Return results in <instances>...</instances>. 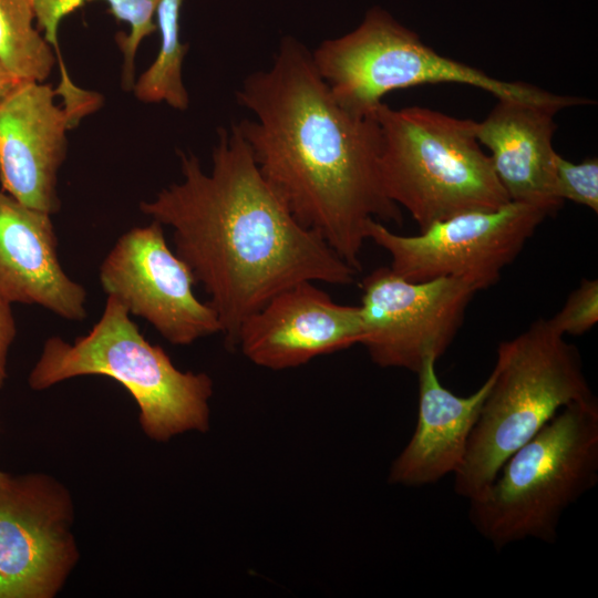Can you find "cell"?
<instances>
[{"instance_id": "6da1fadb", "label": "cell", "mask_w": 598, "mask_h": 598, "mask_svg": "<svg viewBox=\"0 0 598 598\" xmlns=\"http://www.w3.org/2000/svg\"><path fill=\"white\" fill-rule=\"evenodd\" d=\"M179 158L183 181L140 209L173 229L174 251L208 295L227 347L278 292L302 281H354L358 271L274 192L237 125L218 131L210 173L194 154Z\"/></svg>"}, {"instance_id": "7a4b0ae2", "label": "cell", "mask_w": 598, "mask_h": 598, "mask_svg": "<svg viewBox=\"0 0 598 598\" xmlns=\"http://www.w3.org/2000/svg\"><path fill=\"white\" fill-rule=\"evenodd\" d=\"M237 102L254 114L237 126L264 178L359 272L369 221L403 219L382 185L375 114L339 104L311 52L292 38L281 41L268 70L246 78Z\"/></svg>"}, {"instance_id": "3957f363", "label": "cell", "mask_w": 598, "mask_h": 598, "mask_svg": "<svg viewBox=\"0 0 598 598\" xmlns=\"http://www.w3.org/2000/svg\"><path fill=\"white\" fill-rule=\"evenodd\" d=\"M492 384L454 474L455 493L478 497L502 465L564 406L596 400L577 348L548 319L497 348Z\"/></svg>"}, {"instance_id": "277c9868", "label": "cell", "mask_w": 598, "mask_h": 598, "mask_svg": "<svg viewBox=\"0 0 598 598\" xmlns=\"http://www.w3.org/2000/svg\"><path fill=\"white\" fill-rule=\"evenodd\" d=\"M598 482V401L559 410L468 501V518L495 550L528 538L553 544L567 508Z\"/></svg>"}, {"instance_id": "5b68a950", "label": "cell", "mask_w": 598, "mask_h": 598, "mask_svg": "<svg viewBox=\"0 0 598 598\" xmlns=\"http://www.w3.org/2000/svg\"><path fill=\"white\" fill-rule=\"evenodd\" d=\"M81 375H105L121 383L135 400L140 424L152 440L166 442L178 434L209 429L210 377L177 369L111 296L85 336L72 343L56 336L44 342L28 383L42 391Z\"/></svg>"}, {"instance_id": "8992f818", "label": "cell", "mask_w": 598, "mask_h": 598, "mask_svg": "<svg viewBox=\"0 0 598 598\" xmlns=\"http://www.w3.org/2000/svg\"><path fill=\"white\" fill-rule=\"evenodd\" d=\"M380 175L388 197L420 231L473 210L511 202L476 135L477 122L421 106L375 111Z\"/></svg>"}, {"instance_id": "52a82bcc", "label": "cell", "mask_w": 598, "mask_h": 598, "mask_svg": "<svg viewBox=\"0 0 598 598\" xmlns=\"http://www.w3.org/2000/svg\"><path fill=\"white\" fill-rule=\"evenodd\" d=\"M312 61L331 94L347 110L373 115L382 97L422 84L460 83L513 99L560 107L586 103L522 82H506L437 53L388 12L374 8L353 31L324 40Z\"/></svg>"}, {"instance_id": "ba28073f", "label": "cell", "mask_w": 598, "mask_h": 598, "mask_svg": "<svg viewBox=\"0 0 598 598\" xmlns=\"http://www.w3.org/2000/svg\"><path fill=\"white\" fill-rule=\"evenodd\" d=\"M555 212L547 205L511 200L496 209L457 214L413 236L371 219L367 236L390 255V268L406 280L454 277L484 290L498 282L502 270Z\"/></svg>"}, {"instance_id": "9c48e42d", "label": "cell", "mask_w": 598, "mask_h": 598, "mask_svg": "<svg viewBox=\"0 0 598 598\" xmlns=\"http://www.w3.org/2000/svg\"><path fill=\"white\" fill-rule=\"evenodd\" d=\"M361 289L360 344L379 367L413 373L427 359L439 360L446 352L480 291L462 278L406 280L390 267L367 275Z\"/></svg>"}, {"instance_id": "30bf717a", "label": "cell", "mask_w": 598, "mask_h": 598, "mask_svg": "<svg viewBox=\"0 0 598 598\" xmlns=\"http://www.w3.org/2000/svg\"><path fill=\"white\" fill-rule=\"evenodd\" d=\"M69 491L44 474L0 480V598H52L74 568Z\"/></svg>"}, {"instance_id": "8fae6325", "label": "cell", "mask_w": 598, "mask_h": 598, "mask_svg": "<svg viewBox=\"0 0 598 598\" xmlns=\"http://www.w3.org/2000/svg\"><path fill=\"white\" fill-rule=\"evenodd\" d=\"M99 278L107 296L172 344L187 346L221 332L216 312L195 296L190 269L169 248L156 220L118 237L101 262Z\"/></svg>"}, {"instance_id": "7c38bea8", "label": "cell", "mask_w": 598, "mask_h": 598, "mask_svg": "<svg viewBox=\"0 0 598 598\" xmlns=\"http://www.w3.org/2000/svg\"><path fill=\"white\" fill-rule=\"evenodd\" d=\"M38 81H19L0 101L1 189L48 213L60 209L58 173L68 148L66 131L101 104V96L76 86L62 92Z\"/></svg>"}, {"instance_id": "4fadbf2b", "label": "cell", "mask_w": 598, "mask_h": 598, "mask_svg": "<svg viewBox=\"0 0 598 598\" xmlns=\"http://www.w3.org/2000/svg\"><path fill=\"white\" fill-rule=\"evenodd\" d=\"M359 306L341 305L312 281L269 299L240 326L236 346L256 365L285 370L361 341Z\"/></svg>"}, {"instance_id": "5bb4252c", "label": "cell", "mask_w": 598, "mask_h": 598, "mask_svg": "<svg viewBox=\"0 0 598 598\" xmlns=\"http://www.w3.org/2000/svg\"><path fill=\"white\" fill-rule=\"evenodd\" d=\"M0 296L71 321L86 318V290L59 260L51 215L0 190Z\"/></svg>"}, {"instance_id": "9a60e30c", "label": "cell", "mask_w": 598, "mask_h": 598, "mask_svg": "<svg viewBox=\"0 0 598 598\" xmlns=\"http://www.w3.org/2000/svg\"><path fill=\"white\" fill-rule=\"evenodd\" d=\"M476 135L511 200L543 204L558 210L555 192L554 116L561 109L513 99H497Z\"/></svg>"}, {"instance_id": "2e32d148", "label": "cell", "mask_w": 598, "mask_h": 598, "mask_svg": "<svg viewBox=\"0 0 598 598\" xmlns=\"http://www.w3.org/2000/svg\"><path fill=\"white\" fill-rule=\"evenodd\" d=\"M434 358L419 377V409L414 432L393 461L388 482L406 487L434 484L461 467L471 432L491 388L492 374L472 394L460 396L441 384Z\"/></svg>"}, {"instance_id": "e0dca14e", "label": "cell", "mask_w": 598, "mask_h": 598, "mask_svg": "<svg viewBox=\"0 0 598 598\" xmlns=\"http://www.w3.org/2000/svg\"><path fill=\"white\" fill-rule=\"evenodd\" d=\"M34 19L33 0H0V62L19 80L43 82L55 58Z\"/></svg>"}, {"instance_id": "ac0fdd59", "label": "cell", "mask_w": 598, "mask_h": 598, "mask_svg": "<svg viewBox=\"0 0 598 598\" xmlns=\"http://www.w3.org/2000/svg\"><path fill=\"white\" fill-rule=\"evenodd\" d=\"M91 0H83V2ZM118 21L130 24V34L118 33L116 42L124 54L123 86H134V58L141 41L157 30L154 16L161 0H104Z\"/></svg>"}, {"instance_id": "d6986e66", "label": "cell", "mask_w": 598, "mask_h": 598, "mask_svg": "<svg viewBox=\"0 0 598 598\" xmlns=\"http://www.w3.org/2000/svg\"><path fill=\"white\" fill-rule=\"evenodd\" d=\"M555 192L560 200L598 212V161L588 158L573 163L559 154L555 161Z\"/></svg>"}, {"instance_id": "ffe728a7", "label": "cell", "mask_w": 598, "mask_h": 598, "mask_svg": "<svg viewBox=\"0 0 598 598\" xmlns=\"http://www.w3.org/2000/svg\"><path fill=\"white\" fill-rule=\"evenodd\" d=\"M548 321L564 337L580 336L590 330L598 321V280L584 279Z\"/></svg>"}, {"instance_id": "44dd1931", "label": "cell", "mask_w": 598, "mask_h": 598, "mask_svg": "<svg viewBox=\"0 0 598 598\" xmlns=\"http://www.w3.org/2000/svg\"><path fill=\"white\" fill-rule=\"evenodd\" d=\"M17 333L11 302L0 296V388L7 379V358Z\"/></svg>"}, {"instance_id": "7402d4cb", "label": "cell", "mask_w": 598, "mask_h": 598, "mask_svg": "<svg viewBox=\"0 0 598 598\" xmlns=\"http://www.w3.org/2000/svg\"><path fill=\"white\" fill-rule=\"evenodd\" d=\"M38 21L47 27H54L79 8V0H33Z\"/></svg>"}, {"instance_id": "603a6c76", "label": "cell", "mask_w": 598, "mask_h": 598, "mask_svg": "<svg viewBox=\"0 0 598 598\" xmlns=\"http://www.w3.org/2000/svg\"><path fill=\"white\" fill-rule=\"evenodd\" d=\"M21 80L17 79L1 62H0V101L4 95Z\"/></svg>"}, {"instance_id": "cb8c5ba5", "label": "cell", "mask_w": 598, "mask_h": 598, "mask_svg": "<svg viewBox=\"0 0 598 598\" xmlns=\"http://www.w3.org/2000/svg\"><path fill=\"white\" fill-rule=\"evenodd\" d=\"M4 475H6V473L0 471V480H1Z\"/></svg>"}]
</instances>
